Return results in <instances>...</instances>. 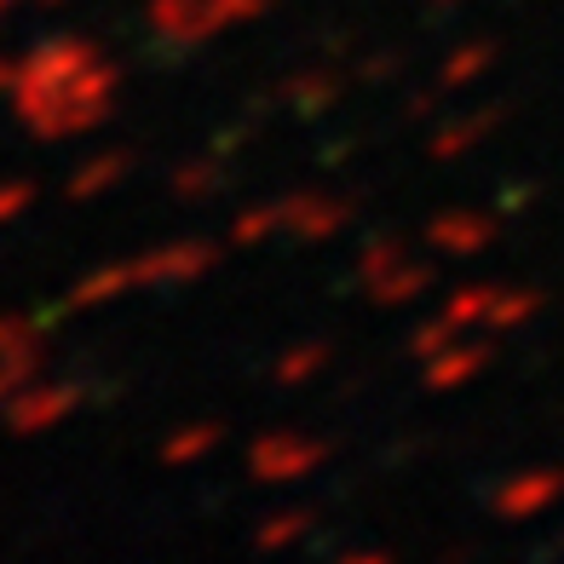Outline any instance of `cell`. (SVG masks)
Wrapping results in <instances>:
<instances>
[{
    "instance_id": "23",
    "label": "cell",
    "mask_w": 564,
    "mask_h": 564,
    "mask_svg": "<svg viewBox=\"0 0 564 564\" xmlns=\"http://www.w3.org/2000/svg\"><path fill=\"white\" fill-rule=\"evenodd\" d=\"M460 335H467V328H460V323H449L444 312L438 317H426V323H415V328H409V351H415L421 357V364H426V357H438L449 340H460Z\"/></svg>"
},
{
    "instance_id": "18",
    "label": "cell",
    "mask_w": 564,
    "mask_h": 564,
    "mask_svg": "<svg viewBox=\"0 0 564 564\" xmlns=\"http://www.w3.org/2000/svg\"><path fill=\"white\" fill-rule=\"evenodd\" d=\"M282 237V202H253V208H237V219H230L225 242L230 248H265Z\"/></svg>"
},
{
    "instance_id": "8",
    "label": "cell",
    "mask_w": 564,
    "mask_h": 564,
    "mask_svg": "<svg viewBox=\"0 0 564 564\" xmlns=\"http://www.w3.org/2000/svg\"><path fill=\"white\" fill-rule=\"evenodd\" d=\"M421 242L438 253V260H478V253H490V242H496V219L478 214V208H444V214L426 219Z\"/></svg>"
},
{
    "instance_id": "5",
    "label": "cell",
    "mask_w": 564,
    "mask_h": 564,
    "mask_svg": "<svg viewBox=\"0 0 564 564\" xmlns=\"http://www.w3.org/2000/svg\"><path fill=\"white\" fill-rule=\"evenodd\" d=\"M335 444L312 438V432H260L248 444V478L253 484H305L312 473L328 467Z\"/></svg>"
},
{
    "instance_id": "26",
    "label": "cell",
    "mask_w": 564,
    "mask_h": 564,
    "mask_svg": "<svg viewBox=\"0 0 564 564\" xmlns=\"http://www.w3.org/2000/svg\"><path fill=\"white\" fill-rule=\"evenodd\" d=\"M41 369L35 364H7V357H0V409H7V398L23 387V380H35Z\"/></svg>"
},
{
    "instance_id": "30",
    "label": "cell",
    "mask_w": 564,
    "mask_h": 564,
    "mask_svg": "<svg viewBox=\"0 0 564 564\" xmlns=\"http://www.w3.org/2000/svg\"><path fill=\"white\" fill-rule=\"evenodd\" d=\"M12 7H18V0H0V23H7V12H12Z\"/></svg>"
},
{
    "instance_id": "27",
    "label": "cell",
    "mask_w": 564,
    "mask_h": 564,
    "mask_svg": "<svg viewBox=\"0 0 564 564\" xmlns=\"http://www.w3.org/2000/svg\"><path fill=\"white\" fill-rule=\"evenodd\" d=\"M392 75H398V58H369L357 69V82H392Z\"/></svg>"
},
{
    "instance_id": "1",
    "label": "cell",
    "mask_w": 564,
    "mask_h": 564,
    "mask_svg": "<svg viewBox=\"0 0 564 564\" xmlns=\"http://www.w3.org/2000/svg\"><path fill=\"white\" fill-rule=\"evenodd\" d=\"M116 87H121V69L87 35H53L18 58V87L7 105L23 121V133L64 144V139L98 133L116 116Z\"/></svg>"
},
{
    "instance_id": "25",
    "label": "cell",
    "mask_w": 564,
    "mask_h": 564,
    "mask_svg": "<svg viewBox=\"0 0 564 564\" xmlns=\"http://www.w3.org/2000/svg\"><path fill=\"white\" fill-rule=\"evenodd\" d=\"M208 7H214V23L225 30V23H253L271 0H208Z\"/></svg>"
},
{
    "instance_id": "17",
    "label": "cell",
    "mask_w": 564,
    "mask_h": 564,
    "mask_svg": "<svg viewBox=\"0 0 564 564\" xmlns=\"http://www.w3.org/2000/svg\"><path fill=\"white\" fill-rule=\"evenodd\" d=\"M219 444H225L219 421H191V426H178L162 438V467H196V460H208Z\"/></svg>"
},
{
    "instance_id": "9",
    "label": "cell",
    "mask_w": 564,
    "mask_h": 564,
    "mask_svg": "<svg viewBox=\"0 0 564 564\" xmlns=\"http://www.w3.org/2000/svg\"><path fill=\"white\" fill-rule=\"evenodd\" d=\"M346 225H351V202L340 196H282V237L300 248L335 242Z\"/></svg>"
},
{
    "instance_id": "16",
    "label": "cell",
    "mask_w": 564,
    "mask_h": 564,
    "mask_svg": "<svg viewBox=\"0 0 564 564\" xmlns=\"http://www.w3.org/2000/svg\"><path fill=\"white\" fill-rule=\"evenodd\" d=\"M328 364H335V346L328 340H300V346H282V357L271 364V380L282 392H300V387H312L317 375H328Z\"/></svg>"
},
{
    "instance_id": "28",
    "label": "cell",
    "mask_w": 564,
    "mask_h": 564,
    "mask_svg": "<svg viewBox=\"0 0 564 564\" xmlns=\"http://www.w3.org/2000/svg\"><path fill=\"white\" fill-rule=\"evenodd\" d=\"M335 564H392L387 553H375V547H357V553H340Z\"/></svg>"
},
{
    "instance_id": "29",
    "label": "cell",
    "mask_w": 564,
    "mask_h": 564,
    "mask_svg": "<svg viewBox=\"0 0 564 564\" xmlns=\"http://www.w3.org/2000/svg\"><path fill=\"white\" fill-rule=\"evenodd\" d=\"M18 87V58H0V98H12Z\"/></svg>"
},
{
    "instance_id": "22",
    "label": "cell",
    "mask_w": 564,
    "mask_h": 564,
    "mask_svg": "<svg viewBox=\"0 0 564 564\" xmlns=\"http://www.w3.org/2000/svg\"><path fill=\"white\" fill-rule=\"evenodd\" d=\"M305 530H312V512H305V507H282V512H271V519L253 530V547H260V553H282V547L305 542Z\"/></svg>"
},
{
    "instance_id": "6",
    "label": "cell",
    "mask_w": 564,
    "mask_h": 564,
    "mask_svg": "<svg viewBox=\"0 0 564 564\" xmlns=\"http://www.w3.org/2000/svg\"><path fill=\"white\" fill-rule=\"evenodd\" d=\"M219 265V248L214 242H167V248H150L133 253V276L139 289H191Z\"/></svg>"
},
{
    "instance_id": "4",
    "label": "cell",
    "mask_w": 564,
    "mask_h": 564,
    "mask_svg": "<svg viewBox=\"0 0 564 564\" xmlns=\"http://www.w3.org/2000/svg\"><path fill=\"white\" fill-rule=\"evenodd\" d=\"M87 403V387L82 380H23V387L7 398V409H0V421H7L12 438H46L53 426H64L75 409Z\"/></svg>"
},
{
    "instance_id": "20",
    "label": "cell",
    "mask_w": 564,
    "mask_h": 564,
    "mask_svg": "<svg viewBox=\"0 0 564 564\" xmlns=\"http://www.w3.org/2000/svg\"><path fill=\"white\" fill-rule=\"evenodd\" d=\"M167 191H173V202H208V196H219L225 191V167L214 162V156H196V162H178L173 167V178H167Z\"/></svg>"
},
{
    "instance_id": "14",
    "label": "cell",
    "mask_w": 564,
    "mask_h": 564,
    "mask_svg": "<svg viewBox=\"0 0 564 564\" xmlns=\"http://www.w3.org/2000/svg\"><path fill=\"white\" fill-rule=\"evenodd\" d=\"M127 173H133V150H98V156H87L82 167L69 173L64 196L69 202H98V196H110Z\"/></svg>"
},
{
    "instance_id": "13",
    "label": "cell",
    "mask_w": 564,
    "mask_h": 564,
    "mask_svg": "<svg viewBox=\"0 0 564 564\" xmlns=\"http://www.w3.org/2000/svg\"><path fill=\"white\" fill-rule=\"evenodd\" d=\"M139 289V276H133V260H105V265H93L75 276V289H69V305L75 312H93V305H116Z\"/></svg>"
},
{
    "instance_id": "3",
    "label": "cell",
    "mask_w": 564,
    "mask_h": 564,
    "mask_svg": "<svg viewBox=\"0 0 564 564\" xmlns=\"http://www.w3.org/2000/svg\"><path fill=\"white\" fill-rule=\"evenodd\" d=\"M357 276H364V289L375 305H415L426 289H432V265L415 260L403 242L392 237H369L364 253H357Z\"/></svg>"
},
{
    "instance_id": "15",
    "label": "cell",
    "mask_w": 564,
    "mask_h": 564,
    "mask_svg": "<svg viewBox=\"0 0 564 564\" xmlns=\"http://www.w3.org/2000/svg\"><path fill=\"white\" fill-rule=\"evenodd\" d=\"M150 30L167 35V41H202L214 35V7L208 0H150Z\"/></svg>"
},
{
    "instance_id": "7",
    "label": "cell",
    "mask_w": 564,
    "mask_h": 564,
    "mask_svg": "<svg viewBox=\"0 0 564 564\" xmlns=\"http://www.w3.org/2000/svg\"><path fill=\"white\" fill-rule=\"evenodd\" d=\"M564 501V473L558 467H530V473H512L496 484V519L507 524H535V519H547V512Z\"/></svg>"
},
{
    "instance_id": "12",
    "label": "cell",
    "mask_w": 564,
    "mask_h": 564,
    "mask_svg": "<svg viewBox=\"0 0 564 564\" xmlns=\"http://www.w3.org/2000/svg\"><path fill=\"white\" fill-rule=\"evenodd\" d=\"M340 93H346V75H335V69H300V75H289V82L276 87V98L289 105L294 116H328L340 105Z\"/></svg>"
},
{
    "instance_id": "19",
    "label": "cell",
    "mask_w": 564,
    "mask_h": 564,
    "mask_svg": "<svg viewBox=\"0 0 564 564\" xmlns=\"http://www.w3.org/2000/svg\"><path fill=\"white\" fill-rule=\"evenodd\" d=\"M490 64H496V46H490V41H473V46H460V53L444 58V69L432 75V87H438V93H460V87L484 82V75H490Z\"/></svg>"
},
{
    "instance_id": "21",
    "label": "cell",
    "mask_w": 564,
    "mask_h": 564,
    "mask_svg": "<svg viewBox=\"0 0 564 564\" xmlns=\"http://www.w3.org/2000/svg\"><path fill=\"white\" fill-rule=\"evenodd\" d=\"M0 357H7V364H35L41 369V357H46L41 323L35 317H18V312L0 317Z\"/></svg>"
},
{
    "instance_id": "24",
    "label": "cell",
    "mask_w": 564,
    "mask_h": 564,
    "mask_svg": "<svg viewBox=\"0 0 564 564\" xmlns=\"http://www.w3.org/2000/svg\"><path fill=\"white\" fill-rule=\"evenodd\" d=\"M30 208H35V185L30 178H7V185H0V230L18 225Z\"/></svg>"
},
{
    "instance_id": "10",
    "label": "cell",
    "mask_w": 564,
    "mask_h": 564,
    "mask_svg": "<svg viewBox=\"0 0 564 564\" xmlns=\"http://www.w3.org/2000/svg\"><path fill=\"white\" fill-rule=\"evenodd\" d=\"M484 369H490V335H460V340H449L438 357H426L421 380H426V392H460V387H467V380H478Z\"/></svg>"
},
{
    "instance_id": "11",
    "label": "cell",
    "mask_w": 564,
    "mask_h": 564,
    "mask_svg": "<svg viewBox=\"0 0 564 564\" xmlns=\"http://www.w3.org/2000/svg\"><path fill=\"white\" fill-rule=\"evenodd\" d=\"M501 116H507L501 105H484V110H467V116H449V121L438 127V133L426 139L432 162H460L467 150H478L484 139L496 133V127H501Z\"/></svg>"
},
{
    "instance_id": "2",
    "label": "cell",
    "mask_w": 564,
    "mask_h": 564,
    "mask_svg": "<svg viewBox=\"0 0 564 564\" xmlns=\"http://www.w3.org/2000/svg\"><path fill=\"white\" fill-rule=\"evenodd\" d=\"M542 312L535 289H501V282H467L444 300V317L460 323L467 335H512Z\"/></svg>"
}]
</instances>
